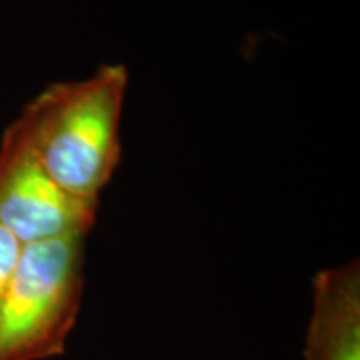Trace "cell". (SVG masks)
I'll use <instances>...</instances> for the list:
<instances>
[{
    "instance_id": "5b68a950",
    "label": "cell",
    "mask_w": 360,
    "mask_h": 360,
    "mask_svg": "<svg viewBox=\"0 0 360 360\" xmlns=\"http://www.w3.org/2000/svg\"><path fill=\"white\" fill-rule=\"evenodd\" d=\"M20 250H22V245L0 224V298L11 284L14 269L20 258Z\"/></svg>"
},
{
    "instance_id": "277c9868",
    "label": "cell",
    "mask_w": 360,
    "mask_h": 360,
    "mask_svg": "<svg viewBox=\"0 0 360 360\" xmlns=\"http://www.w3.org/2000/svg\"><path fill=\"white\" fill-rule=\"evenodd\" d=\"M302 359L360 360L359 258L314 274Z\"/></svg>"
},
{
    "instance_id": "3957f363",
    "label": "cell",
    "mask_w": 360,
    "mask_h": 360,
    "mask_svg": "<svg viewBox=\"0 0 360 360\" xmlns=\"http://www.w3.org/2000/svg\"><path fill=\"white\" fill-rule=\"evenodd\" d=\"M98 205L66 194L46 174L18 118L0 141V224L20 245L86 236Z\"/></svg>"
},
{
    "instance_id": "6da1fadb",
    "label": "cell",
    "mask_w": 360,
    "mask_h": 360,
    "mask_svg": "<svg viewBox=\"0 0 360 360\" xmlns=\"http://www.w3.org/2000/svg\"><path fill=\"white\" fill-rule=\"evenodd\" d=\"M129 68L101 65L89 78L52 82L18 116L42 168L66 194L98 205L120 162Z\"/></svg>"
},
{
    "instance_id": "7a4b0ae2",
    "label": "cell",
    "mask_w": 360,
    "mask_h": 360,
    "mask_svg": "<svg viewBox=\"0 0 360 360\" xmlns=\"http://www.w3.org/2000/svg\"><path fill=\"white\" fill-rule=\"evenodd\" d=\"M84 295V236L25 245L0 298V360L63 356Z\"/></svg>"
}]
</instances>
